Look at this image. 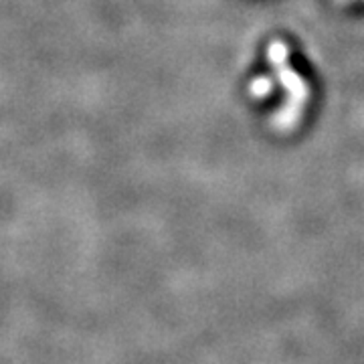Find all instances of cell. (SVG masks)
<instances>
[{"instance_id":"cell-1","label":"cell","mask_w":364,"mask_h":364,"mask_svg":"<svg viewBox=\"0 0 364 364\" xmlns=\"http://www.w3.org/2000/svg\"><path fill=\"white\" fill-rule=\"evenodd\" d=\"M267 63L272 67L275 83L286 91L284 105L272 116V126L277 132L286 134L298 128L304 117L306 105L310 102V85L289 63V47L282 39H273L267 45Z\"/></svg>"},{"instance_id":"cell-2","label":"cell","mask_w":364,"mask_h":364,"mask_svg":"<svg viewBox=\"0 0 364 364\" xmlns=\"http://www.w3.org/2000/svg\"><path fill=\"white\" fill-rule=\"evenodd\" d=\"M249 97L253 100H267L275 93V77L273 75H257L247 83Z\"/></svg>"},{"instance_id":"cell-3","label":"cell","mask_w":364,"mask_h":364,"mask_svg":"<svg viewBox=\"0 0 364 364\" xmlns=\"http://www.w3.org/2000/svg\"><path fill=\"white\" fill-rule=\"evenodd\" d=\"M340 2H352V0H340ZM360 2H364V0H360Z\"/></svg>"}]
</instances>
